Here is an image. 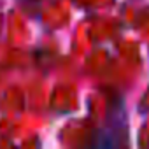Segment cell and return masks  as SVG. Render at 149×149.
Instances as JSON below:
<instances>
[]
</instances>
